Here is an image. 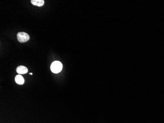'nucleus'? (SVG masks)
I'll return each instance as SVG.
<instances>
[{
    "label": "nucleus",
    "mask_w": 164,
    "mask_h": 123,
    "mask_svg": "<svg viewBox=\"0 0 164 123\" xmlns=\"http://www.w3.org/2000/svg\"><path fill=\"white\" fill-rule=\"evenodd\" d=\"M28 69L26 67L23 66V65H20L16 69V71L18 74H25L28 72Z\"/></svg>",
    "instance_id": "3"
},
{
    "label": "nucleus",
    "mask_w": 164,
    "mask_h": 123,
    "mask_svg": "<svg viewBox=\"0 0 164 123\" xmlns=\"http://www.w3.org/2000/svg\"><path fill=\"white\" fill-rule=\"evenodd\" d=\"M17 38L18 40L22 43L26 42L30 39L29 35L24 32H19L17 33Z\"/></svg>",
    "instance_id": "2"
},
{
    "label": "nucleus",
    "mask_w": 164,
    "mask_h": 123,
    "mask_svg": "<svg viewBox=\"0 0 164 123\" xmlns=\"http://www.w3.org/2000/svg\"><path fill=\"white\" fill-rule=\"evenodd\" d=\"M30 75H32L33 73H30Z\"/></svg>",
    "instance_id": "6"
},
{
    "label": "nucleus",
    "mask_w": 164,
    "mask_h": 123,
    "mask_svg": "<svg viewBox=\"0 0 164 123\" xmlns=\"http://www.w3.org/2000/svg\"><path fill=\"white\" fill-rule=\"evenodd\" d=\"M62 65L59 61H55L51 65V70L53 73H58L62 70Z\"/></svg>",
    "instance_id": "1"
},
{
    "label": "nucleus",
    "mask_w": 164,
    "mask_h": 123,
    "mask_svg": "<svg viewBox=\"0 0 164 123\" xmlns=\"http://www.w3.org/2000/svg\"><path fill=\"white\" fill-rule=\"evenodd\" d=\"M31 3L34 6L42 7L44 4V1L43 0H32Z\"/></svg>",
    "instance_id": "5"
},
{
    "label": "nucleus",
    "mask_w": 164,
    "mask_h": 123,
    "mask_svg": "<svg viewBox=\"0 0 164 123\" xmlns=\"http://www.w3.org/2000/svg\"><path fill=\"white\" fill-rule=\"evenodd\" d=\"M15 81L17 84L19 85H23L25 82L24 78L20 75H17L15 76Z\"/></svg>",
    "instance_id": "4"
}]
</instances>
